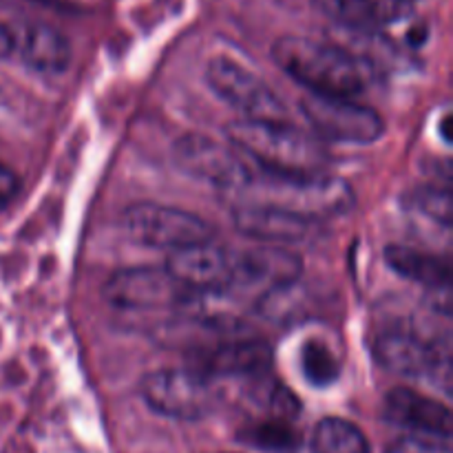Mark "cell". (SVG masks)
Here are the masks:
<instances>
[{"instance_id":"6da1fadb","label":"cell","mask_w":453,"mask_h":453,"mask_svg":"<svg viewBox=\"0 0 453 453\" xmlns=\"http://www.w3.org/2000/svg\"><path fill=\"white\" fill-rule=\"evenodd\" d=\"M233 206H259L323 224L348 215L354 208V190L334 175H274L252 166L250 177L228 195Z\"/></svg>"},{"instance_id":"7a4b0ae2","label":"cell","mask_w":453,"mask_h":453,"mask_svg":"<svg viewBox=\"0 0 453 453\" xmlns=\"http://www.w3.org/2000/svg\"><path fill=\"white\" fill-rule=\"evenodd\" d=\"M270 53L283 73L317 96L357 97L372 78V66L365 58L305 35H283L274 40Z\"/></svg>"},{"instance_id":"3957f363","label":"cell","mask_w":453,"mask_h":453,"mask_svg":"<svg viewBox=\"0 0 453 453\" xmlns=\"http://www.w3.org/2000/svg\"><path fill=\"white\" fill-rule=\"evenodd\" d=\"M228 144L250 166L274 175H323L330 155L321 140L296 128L292 122L234 119L226 127Z\"/></svg>"},{"instance_id":"277c9868","label":"cell","mask_w":453,"mask_h":453,"mask_svg":"<svg viewBox=\"0 0 453 453\" xmlns=\"http://www.w3.org/2000/svg\"><path fill=\"white\" fill-rule=\"evenodd\" d=\"M140 396L150 411L175 420H202L219 407L221 394L217 380L190 370H159L144 376Z\"/></svg>"},{"instance_id":"5b68a950","label":"cell","mask_w":453,"mask_h":453,"mask_svg":"<svg viewBox=\"0 0 453 453\" xmlns=\"http://www.w3.org/2000/svg\"><path fill=\"white\" fill-rule=\"evenodd\" d=\"M206 82L217 97L228 102L234 111L242 113V119L292 122L290 109L274 93V88L255 71L230 58L217 56L208 62Z\"/></svg>"},{"instance_id":"8992f818","label":"cell","mask_w":453,"mask_h":453,"mask_svg":"<svg viewBox=\"0 0 453 453\" xmlns=\"http://www.w3.org/2000/svg\"><path fill=\"white\" fill-rule=\"evenodd\" d=\"M122 226L131 239L149 248L168 250V255L212 239V228L206 219L157 202L131 203L122 212Z\"/></svg>"},{"instance_id":"52a82bcc","label":"cell","mask_w":453,"mask_h":453,"mask_svg":"<svg viewBox=\"0 0 453 453\" xmlns=\"http://www.w3.org/2000/svg\"><path fill=\"white\" fill-rule=\"evenodd\" d=\"M301 113L317 140L336 144H372L385 131L383 118L354 97L308 93L301 97Z\"/></svg>"},{"instance_id":"ba28073f","label":"cell","mask_w":453,"mask_h":453,"mask_svg":"<svg viewBox=\"0 0 453 453\" xmlns=\"http://www.w3.org/2000/svg\"><path fill=\"white\" fill-rule=\"evenodd\" d=\"M173 159L186 175L215 186L230 195L250 177L252 166L230 144L188 133L173 146Z\"/></svg>"},{"instance_id":"9c48e42d","label":"cell","mask_w":453,"mask_h":453,"mask_svg":"<svg viewBox=\"0 0 453 453\" xmlns=\"http://www.w3.org/2000/svg\"><path fill=\"white\" fill-rule=\"evenodd\" d=\"M104 296L113 308L124 312H164L184 308L193 295L166 268H128L106 281Z\"/></svg>"},{"instance_id":"30bf717a","label":"cell","mask_w":453,"mask_h":453,"mask_svg":"<svg viewBox=\"0 0 453 453\" xmlns=\"http://www.w3.org/2000/svg\"><path fill=\"white\" fill-rule=\"evenodd\" d=\"M303 261L290 248L255 246L234 255V273L226 295L268 296L295 286Z\"/></svg>"},{"instance_id":"8fae6325","label":"cell","mask_w":453,"mask_h":453,"mask_svg":"<svg viewBox=\"0 0 453 453\" xmlns=\"http://www.w3.org/2000/svg\"><path fill=\"white\" fill-rule=\"evenodd\" d=\"M190 370L208 376L212 380L219 379H252L270 372L273 365V349L268 343L248 336H224L212 343L199 345L188 349Z\"/></svg>"},{"instance_id":"7c38bea8","label":"cell","mask_w":453,"mask_h":453,"mask_svg":"<svg viewBox=\"0 0 453 453\" xmlns=\"http://www.w3.org/2000/svg\"><path fill=\"white\" fill-rule=\"evenodd\" d=\"M374 357L385 370L407 379H436L438 372L449 379V345L429 343L416 332H385L376 341Z\"/></svg>"},{"instance_id":"4fadbf2b","label":"cell","mask_w":453,"mask_h":453,"mask_svg":"<svg viewBox=\"0 0 453 453\" xmlns=\"http://www.w3.org/2000/svg\"><path fill=\"white\" fill-rule=\"evenodd\" d=\"M166 270L190 295H217L230 288L234 273V252L211 242L195 243L168 255Z\"/></svg>"},{"instance_id":"5bb4252c","label":"cell","mask_w":453,"mask_h":453,"mask_svg":"<svg viewBox=\"0 0 453 453\" xmlns=\"http://www.w3.org/2000/svg\"><path fill=\"white\" fill-rule=\"evenodd\" d=\"M233 224L237 233L264 246L288 248L312 242L321 233V224L317 221L259 206H233Z\"/></svg>"},{"instance_id":"9a60e30c","label":"cell","mask_w":453,"mask_h":453,"mask_svg":"<svg viewBox=\"0 0 453 453\" xmlns=\"http://www.w3.org/2000/svg\"><path fill=\"white\" fill-rule=\"evenodd\" d=\"M383 418L410 434L451 441L453 418L449 407L414 389L398 388L385 396Z\"/></svg>"},{"instance_id":"2e32d148","label":"cell","mask_w":453,"mask_h":453,"mask_svg":"<svg viewBox=\"0 0 453 453\" xmlns=\"http://www.w3.org/2000/svg\"><path fill=\"white\" fill-rule=\"evenodd\" d=\"M314 4L330 20L361 34L396 25L414 9V0H314Z\"/></svg>"},{"instance_id":"e0dca14e","label":"cell","mask_w":453,"mask_h":453,"mask_svg":"<svg viewBox=\"0 0 453 453\" xmlns=\"http://www.w3.org/2000/svg\"><path fill=\"white\" fill-rule=\"evenodd\" d=\"M16 49L22 62L31 71L42 75L62 73L71 62L69 40L51 25H42V22L25 27L20 38H16Z\"/></svg>"},{"instance_id":"ac0fdd59","label":"cell","mask_w":453,"mask_h":453,"mask_svg":"<svg viewBox=\"0 0 453 453\" xmlns=\"http://www.w3.org/2000/svg\"><path fill=\"white\" fill-rule=\"evenodd\" d=\"M385 261L394 273L410 281L423 283L432 290H449V264L432 252L410 246H389L385 250Z\"/></svg>"},{"instance_id":"d6986e66","label":"cell","mask_w":453,"mask_h":453,"mask_svg":"<svg viewBox=\"0 0 453 453\" xmlns=\"http://www.w3.org/2000/svg\"><path fill=\"white\" fill-rule=\"evenodd\" d=\"M248 380L246 389V405L250 407L257 420H286L290 423L299 414V401L295 394L279 383L277 379L265 372V374L252 376Z\"/></svg>"},{"instance_id":"ffe728a7","label":"cell","mask_w":453,"mask_h":453,"mask_svg":"<svg viewBox=\"0 0 453 453\" xmlns=\"http://www.w3.org/2000/svg\"><path fill=\"white\" fill-rule=\"evenodd\" d=\"M312 453H372L370 441L365 434L354 423L345 418H323L314 427L312 441H310Z\"/></svg>"},{"instance_id":"44dd1931","label":"cell","mask_w":453,"mask_h":453,"mask_svg":"<svg viewBox=\"0 0 453 453\" xmlns=\"http://www.w3.org/2000/svg\"><path fill=\"white\" fill-rule=\"evenodd\" d=\"M246 445L270 453H295L301 447V436L286 420H255L239 434Z\"/></svg>"},{"instance_id":"7402d4cb","label":"cell","mask_w":453,"mask_h":453,"mask_svg":"<svg viewBox=\"0 0 453 453\" xmlns=\"http://www.w3.org/2000/svg\"><path fill=\"white\" fill-rule=\"evenodd\" d=\"M301 367L308 379V383L317 385V388H326V385L334 383L339 379V358L334 357L330 348L323 341H308L301 349Z\"/></svg>"},{"instance_id":"603a6c76","label":"cell","mask_w":453,"mask_h":453,"mask_svg":"<svg viewBox=\"0 0 453 453\" xmlns=\"http://www.w3.org/2000/svg\"><path fill=\"white\" fill-rule=\"evenodd\" d=\"M414 199V208L434 219L436 224L449 226L451 224V195L445 188H436V186H423V188L414 190L411 195Z\"/></svg>"},{"instance_id":"cb8c5ba5","label":"cell","mask_w":453,"mask_h":453,"mask_svg":"<svg viewBox=\"0 0 453 453\" xmlns=\"http://www.w3.org/2000/svg\"><path fill=\"white\" fill-rule=\"evenodd\" d=\"M385 453H451L449 441L432 436H420V434H407L396 438Z\"/></svg>"},{"instance_id":"d4e9b609","label":"cell","mask_w":453,"mask_h":453,"mask_svg":"<svg viewBox=\"0 0 453 453\" xmlns=\"http://www.w3.org/2000/svg\"><path fill=\"white\" fill-rule=\"evenodd\" d=\"M18 190H20V180H18V175L7 166V164L0 162V212L13 202Z\"/></svg>"},{"instance_id":"484cf974","label":"cell","mask_w":453,"mask_h":453,"mask_svg":"<svg viewBox=\"0 0 453 453\" xmlns=\"http://www.w3.org/2000/svg\"><path fill=\"white\" fill-rule=\"evenodd\" d=\"M13 51H16V35L4 22H0V60L12 56Z\"/></svg>"}]
</instances>
